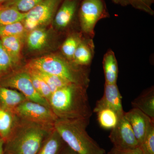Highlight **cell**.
<instances>
[{
    "instance_id": "2e32d148",
    "label": "cell",
    "mask_w": 154,
    "mask_h": 154,
    "mask_svg": "<svg viewBox=\"0 0 154 154\" xmlns=\"http://www.w3.org/2000/svg\"><path fill=\"white\" fill-rule=\"evenodd\" d=\"M102 64L105 83L116 84L118 77V64L115 54L112 49H108L105 54Z\"/></svg>"
},
{
    "instance_id": "4316f807",
    "label": "cell",
    "mask_w": 154,
    "mask_h": 154,
    "mask_svg": "<svg viewBox=\"0 0 154 154\" xmlns=\"http://www.w3.org/2000/svg\"><path fill=\"white\" fill-rule=\"evenodd\" d=\"M16 65L4 49L0 39V81L9 75Z\"/></svg>"
},
{
    "instance_id": "30bf717a",
    "label": "cell",
    "mask_w": 154,
    "mask_h": 154,
    "mask_svg": "<svg viewBox=\"0 0 154 154\" xmlns=\"http://www.w3.org/2000/svg\"><path fill=\"white\" fill-rule=\"evenodd\" d=\"M82 0H63L59 7L54 22L55 28L63 31L70 27L78 16V10Z\"/></svg>"
},
{
    "instance_id": "9c48e42d",
    "label": "cell",
    "mask_w": 154,
    "mask_h": 154,
    "mask_svg": "<svg viewBox=\"0 0 154 154\" xmlns=\"http://www.w3.org/2000/svg\"><path fill=\"white\" fill-rule=\"evenodd\" d=\"M109 138L113 147L119 150H130L139 147L132 128L124 114L119 119L116 126L111 129Z\"/></svg>"
},
{
    "instance_id": "ac0fdd59",
    "label": "cell",
    "mask_w": 154,
    "mask_h": 154,
    "mask_svg": "<svg viewBox=\"0 0 154 154\" xmlns=\"http://www.w3.org/2000/svg\"><path fill=\"white\" fill-rule=\"evenodd\" d=\"M95 113L97 114V121L99 125L105 129H113L121 117L115 110L109 107L100 108Z\"/></svg>"
},
{
    "instance_id": "7a4b0ae2",
    "label": "cell",
    "mask_w": 154,
    "mask_h": 154,
    "mask_svg": "<svg viewBox=\"0 0 154 154\" xmlns=\"http://www.w3.org/2000/svg\"><path fill=\"white\" fill-rule=\"evenodd\" d=\"M27 69L57 76L72 84L88 88L90 82V67L78 65L63 56H45L32 60Z\"/></svg>"
},
{
    "instance_id": "83f0119b",
    "label": "cell",
    "mask_w": 154,
    "mask_h": 154,
    "mask_svg": "<svg viewBox=\"0 0 154 154\" xmlns=\"http://www.w3.org/2000/svg\"><path fill=\"white\" fill-rule=\"evenodd\" d=\"M43 0H8L3 4L22 13H27Z\"/></svg>"
},
{
    "instance_id": "d6986e66",
    "label": "cell",
    "mask_w": 154,
    "mask_h": 154,
    "mask_svg": "<svg viewBox=\"0 0 154 154\" xmlns=\"http://www.w3.org/2000/svg\"><path fill=\"white\" fill-rule=\"evenodd\" d=\"M3 47L16 65L20 59L22 38L16 36L0 38Z\"/></svg>"
},
{
    "instance_id": "4dcf8cb0",
    "label": "cell",
    "mask_w": 154,
    "mask_h": 154,
    "mask_svg": "<svg viewBox=\"0 0 154 154\" xmlns=\"http://www.w3.org/2000/svg\"><path fill=\"white\" fill-rule=\"evenodd\" d=\"M107 154H143L139 147L134 149L122 151L113 148Z\"/></svg>"
},
{
    "instance_id": "cb8c5ba5",
    "label": "cell",
    "mask_w": 154,
    "mask_h": 154,
    "mask_svg": "<svg viewBox=\"0 0 154 154\" xmlns=\"http://www.w3.org/2000/svg\"><path fill=\"white\" fill-rule=\"evenodd\" d=\"M28 69L32 71L38 75L39 77H41L49 87L52 94L61 88L72 84V83L69 82L67 80L57 76L48 74L35 70L31 69Z\"/></svg>"
},
{
    "instance_id": "5b68a950",
    "label": "cell",
    "mask_w": 154,
    "mask_h": 154,
    "mask_svg": "<svg viewBox=\"0 0 154 154\" xmlns=\"http://www.w3.org/2000/svg\"><path fill=\"white\" fill-rule=\"evenodd\" d=\"M78 17L83 36L94 39L96 24L101 19L109 18L110 14L104 0H82Z\"/></svg>"
},
{
    "instance_id": "277c9868",
    "label": "cell",
    "mask_w": 154,
    "mask_h": 154,
    "mask_svg": "<svg viewBox=\"0 0 154 154\" xmlns=\"http://www.w3.org/2000/svg\"><path fill=\"white\" fill-rule=\"evenodd\" d=\"M48 134L45 125L28 122L5 141V151L7 154H37Z\"/></svg>"
},
{
    "instance_id": "7402d4cb",
    "label": "cell",
    "mask_w": 154,
    "mask_h": 154,
    "mask_svg": "<svg viewBox=\"0 0 154 154\" xmlns=\"http://www.w3.org/2000/svg\"><path fill=\"white\" fill-rule=\"evenodd\" d=\"M63 143L60 136L54 129L37 154H59Z\"/></svg>"
},
{
    "instance_id": "ffe728a7",
    "label": "cell",
    "mask_w": 154,
    "mask_h": 154,
    "mask_svg": "<svg viewBox=\"0 0 154 154\" xmlns=\"http://www.w3.org/2000/svg\"><path fill=\"white\" fill-rule=\"evenodd\" d=\"M47 40V31L44 28H38L30 31L27 36V45L32 50H39L45 46Z\"/></svg>"
},
{
    "instance_id": "44dd1931",
    "label": "cell",
    "mask_w": 154,
    "mask_h": 154,
    "mask_svg": "<svg viewBox=\"0 0 154 154\" xmlns=\"http://www.w3.org/2000/svg\"><path fill=\"white\" fill-rule=\"evenodd\" d=\"M26 13H22L12 7L0 5V26L23 22Z\"/></svg>"
},
{
    "instance_id": "603a6c76",
    "label": "cell",
    "mask_w": 154,
    "mask_h": 154,
    "mask_svg": "<svg viewBox=\"0 0 154 154\" xmlns=\"http://www.w3.org/2000/svg\"><path fill=\"white\" fill-rule=\"evenodd\" d=\"M14 125L12 111L0 106V137L5 142L12 134Z\"/></svg>"
},
{
    "instance_id": "f546056e",
    "label": "cell",
    "mask_w": 154,
    "mask_h": 154,
    "mask_svg": "<svg viewBox=\"0 0 154 154\" xmlns=\"http://www.w3.org/2000/svg\"><path fill=\"white\" fill-rule=\"evenodd\" d=\"M154 2V0H130V5L135 9L143 11L153 16L154 11L152 6Z\"/></svg>"
},
{
    "instance_id": "d4e9b609",
    "label": "cell",
    "mask_w": 154,
    "mask_h": 154,
    "mask_svg": "<svg viewBox=\"0 0 154 154\" xmlns=\"http://www.w3.org/2000/svg\"><path fill=\"white\" fill-rule=\"evenodd\" d=\"M22 22L0 26V38L5 36H16L23 38L26 32Z\"/></svg>"
},
{
    "instance_id": "ba28073f",
    "label": "cell",
    "mask_w": 154,
    "mask_h": 154,
    "mask_svg": "<svg viewBox=\"0 0 154 154\" xmlns=\"http://www.w3.org/2000/svg\"><path fill=\"white\" fill-rule=\"evenodd\" d=\"M16 113L28 122L54 127L57 119L51 108L37 102L26 100L15 108Z\"/></svg>"
},
{
    "instance_id": "52a82bcc",
    "label": "cell",
    "mask_w": 154,
    "mask_h": 154,
    "mask_svg": "<svg viewBox=\"0 0 154 154\" xmlns=\"http://www.w3.org/2000/svg\"><path fill=\"white\" fill-rule=\"evenodd\" d=\"M63 0H43L26 13L24 25L27 30H31L51 22Z\"/></svg>"
},
{
    "instance_id": "8fae6325",
    "label": "cell",
    "mask_w": 154,
    "mask_h": 154,
    "mask_svg": "<svg viewBox=\"0 0 154 154\" xmlns=\"http://www.w3.org/2000/svg\"><path fill=\"white\" fill-rule=\"evenodd\" d=\"M124 115L132 128L140 146L154 121L137 108H132L128 112H125Z\"/></svg>"
},
{
    "instance_id": "3957f363",
    "label": "cell",
    "mask_w": 154,
    "mask_h": 154,
    "mask_svg": "<svg viewBox=\"0 0 154 154\" xmlns=\"http://www.w3.org/2000/svg\"><path fill=\"white\" fill-rule=\"evenodd\" d=\"M90 120L58 118L54 128L64 143L78 154H105L102 148L90 136L87 127Z\"/></svg>"
},
{
    "instance_id": "d6a6232c",
    "label": "cell",
    "mask_w": 154,
    "mask_h": 154,
    "mask_svg": "<svg viewBox=\"0 0 154 154\" xmlns=\"http://www.w3.org/2000/svg\"><path fill=\"white\" fill-rule=\"evenodd\" d=\"M5 140L0 137V154L5 153Z\"/></svg>"
},
{
    "instance_id": "1f68e13d",
    "label": "cell",
    "mask_w": 154,
    "mask_h": 154,
    "mask_svg": "<svg viewBox=\"0 0 154 154\" xmlns=\"http://www.w3.org/2000/svg\"><path fill=\"white\" fill-rule=\"evenodd\" d=\"M113 3L117 5L125 7L130 5V0H111Z\"/></svg>"
},
{
    "instance_id": "8992f818",
    "label": "cell",
    "mask_w": 154,
    "mask_h": 154,
    "mask_svg": "<svg viewBox=\"0 0 154 154\" xmlns=\"http://www.w3.org/2000/svg\"><path fill=\"white\" fill-rule=\"evenodd\" d=\"M0 85L17 90L23 94L27 100L37 102L51 108L49 102L42 97L35 90L30 73L27 70L8 75L0 81Z\"/></svg>"
},
{
    "instance_id": "4fadbf2b",
    "label": "cell",
    "mask_w": 154,
    "mask_h": 154,
    "mask_svg": "<svg viewBox=\"0 0 154 154\" xmlns=\"http://www.w3.org/2000/svg\"><path fill=\"white\" fill-rule=\"evenodd\" d=\"M93 38L83 36L74 54L72 61L78 65L91 66L95 54Z\"/></svg>"
},
{
    "instance_id": "f1b7e54d",
    "label": "cell",
    "mask_w": 154,
    "mask_h": 154,
    "mask_svg": "<svg viewBox=\"0 0 154 154\" xmlns=\"http://www.w3.org/2000/svg\"><path fill=\"white\" fill-rule=\"evenodd\" d=\"M139 148L143 154H154V123L152 125Z\"/></svg>"
},
{
    "instance_id": "5bb4252c",
    "label": "cell",
    "mask_w": 154,
    "mask_h": 154,
    "mask_svg": "<svg viewBox=\"0 0 154 154\" xmlns=\"http://www.w3.org/2000/svg\"><path fill=\"white\" fill-rule=\"evenodd\" d=\"M133 108H137L154 121V87L146 89L131 103Z\"/></svg>"
},
{
    "instance_id": "e575fe53",
    "label": "cell",
    "mask_w": 154,
    "mask_h": 154,
    "mask_svg": "<svg viewBox=\"0 0 154 154\" xmlns=\"http://www.w3.org/2000/svg\"><path fill=\"white\" fill-rule=\"evenodd\" d=\"M8 0H0V5H2L5 2Z\"/></svg>"
},
{
    "instance_id": "7c38bea8",
    "label": "cell",
    "mask_w": 154,
    "mask_h": 154,
    "mask_svg": "<svg viewBox=\"0 0 154 154\" xmlns=\"http://www.w3.org/2000/svg\"><path fill=\"white\" fill-rule=\"evenodd\" d=\"M103 107H109L113 109L120 117L124 115L125 112L122 107V96L117 84L105 83L103 96L96 102L94 112Z\"/></svg>"
},
{
    "instance_id": "836d02e7",
    "label": "cell",
    "mask_w": 154,
    "mask_h": 154,
    "mask_svg": "<svg viewBox=\"0 0 154 154\" xmlns=\"http://www.w3.org/2000/svg\"><path fill=\"white\" fill-rule=\"evenodd\" d=\"M67 146V145H66ZM61 154H78L75 152L74 151L72 150L71 149L69 148L67 146V148L64 150Z\"/></svg>"
},
{
    "instance_id": "e0dca14e",
    "label": "cell",
    "mask_w": 154,
    "mask_h": 154,
    "mask_svg": "<svg viewBox=\"0 0 154 154\" xmlns=\"http://www.w3.org/2000/svg\"><path fill=\"white\" fill-rule=\"evenodd\" d=\"M83 36L80 30L69 33L60 46L61 51L64 57L72 61L75 51Z\"/></svg>"
},
{
    "instance_id": "9a60e30c",
    "label": "cell",
    "mask_w": 154,
    "mask_h": 154,
    "mask_svg": "<svg viewBox=\"0 0 154 154\" xmlns=\"http://www.w3.org/2000/svg\"><path fill=\"white\" fill-rule=\"evenodd\" d=\"M27 100L25 96L17 90L0 85V106L12 110Z\"/></svg>"
},
{
    "instance_id": "6da1fadb",
    "label": "cell",
    "mask_w": 154,
    "mask_h": 154,
    "mask_svg": "<svg viewBox=\"0 0 154 154\" xmlns=\"http://www.w3.org/2000/svg\"><path fill=\"white\" fill-rule=\"evenodd\" d=\"M88 89L72 84L56 91L49 100L51 110L58 118L90 120L93 112Z\"/></svg>"
},
{
    "instance_id": "484cf974",
    "label": "cell",
    "mask_w": 154,
    "mask_h": 154,
    "mask_svg": "<svg viewBox=\"0 0 154 154\" xmlns=\"http://www.w3.org/2000/svg\"><path fill=\"white\" fill-rule=\"evenodd\" d=\"M30 73L33 87L39 95L49 102L52 93L46 83L35 72L27 69Z\"/></svg>"
}]
</instances>
